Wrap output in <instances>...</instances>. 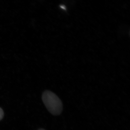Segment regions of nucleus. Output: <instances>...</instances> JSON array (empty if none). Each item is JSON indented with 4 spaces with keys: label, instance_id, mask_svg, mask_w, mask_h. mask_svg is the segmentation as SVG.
<instances>
[{
    "label": "nucleus",
    "instance_id": "nucleus-3",
    "mask_svg": "<svg viewBox=\"0 0 130 130\" xmlns=\"http://www.w3.org/2000/svg\"><path fill=\"white\" fill-rule=\"evenodd\" d=\"M60 7L62 8V9H66V8L65 7V6H64V5H61Z\"/></svg>",
    "mask_w": 130,
    "mask_h": 130
},
{
    "label": "nucleus",
    "instance_id": "nucleus-1",
    "mask_svg": "<svg viewBox=\"0 0 130 130\" xmlns=\"http://www.w3.org/2000/svg\"><path fill=\"white\" fill-rule=\"evenodd\" d=\"M42 100L49 112L54 115H59L63 111V103L55 94L46 90L43 93Z\"/></svg>",
    "mask_w": 130,
    "mask_h": 130
},
{
    "label": "nucleus",
    "instance_id": "nucleus-2",
    "mask_svg": "<svg viewBox=\"0 0 130 130\" xmlns=\"http://www.w3.org/2000/svg\"><path fill=\"white\" fill-rule=\"evenodd\" d=\"M4 112H3V110L2 108L0 107V121L3 118L4 116Z\"/></svg>",
    "mask_w": 130,
    "mask_h": 130
},
{
    "label": "nucleus",
    "instance_id": "nucleus-4",
    "mask_svg": "<svg viewBox=\"0 0 130 130\" xmlns=\"http://www.w3.org/2000/svg\"><path fill=\"white\" fill-rule=\"evenodd\" d=\"M38 130H44V129H39Z\"/></svg>",
    "mask_w": 130,
    "mask_h": 130
}]
</instances>
